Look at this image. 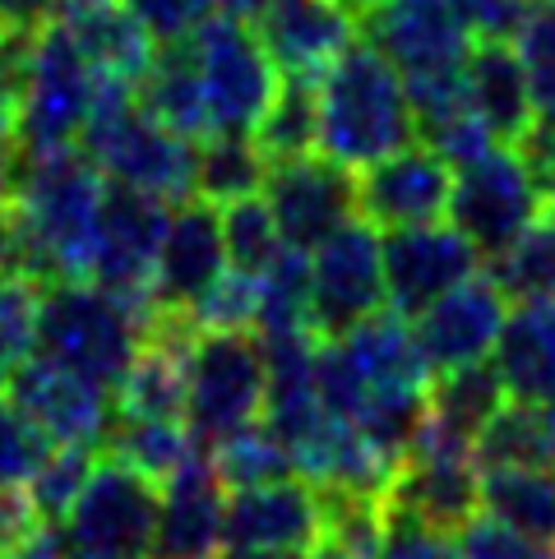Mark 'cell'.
<instances>
[{
    "mask_svg": "<svg viewBox=\"0 0 555 559\" xmlns=\"http://www.w3.org/2000/svg\"><path fill=\"white\" fill-rule=\"evenodd\" d=\"M107 181L84 148L19 153L5 209L33 236L51 283H88ZM47 283V287H51Z\"/></svg>",
    "mask_w": 555,
    "mask_h": 559,
    "instance_id": "1",
    "label": "cell"
},
{
    "mask_svg": "<svg viewBox=\"0 0 555 559\" xmlns=\"http://www.w3.org/2000/svg\"><path fill=\"white\" fill-rule=\"evenodd\" d=\"M320 153L362 171L416 144L408 79L370 43H352L320 74Z\"/></svg>",
    "mask_w": 555,
    "mask_h": 559,
    "instance_id": "2",
    "label": "cell"
},
{
    "mask_svg": "<svg viewBox=\"0 0 555 559\" xmlns=\"http://www.w3.org/2000/svg\"><path fill=\"white\" fill-rule=\"evenodd\" d=\"M84 153L97 163V171L116 186L157 194L167 204H181L194 194V144L172 134L163 121L139 107L134 84L121 74L93 79V107L84 126Z\"/></svg>",
    "mask_w": 555,
    "mask_h": 559,
    "instance_id": "3",
    "label": "cell"
},
{
    "mask_svg": "<svg viewBox=\"0 0 555 559\" xmlns=\"http://www.w3.org/2000/svg\"><path fill=\"white\" fill-rule=\"evenodd\" d=\"M144 333L149 319L97 283H51L37 296V352L107 393L121 389Z\"/></svg>",
    "mask_w": 555,
    "mask_h": 559,
    "instance_id": "4",
    "label": "cell"
},
{
    "mask_svg": "<svg viewBox=\"0 0 555 559\" xmlns=\"http://www.w3.org/2000/svg\"><path fill=\"white\" fill-rule=\"evenodd\" d=\"M157 481L134 472L121 457L93 463L84 490L61 518L70 559H144L157 527Z\"/></svg>",
    "mask_w": 555,
    "mask_h": 559,
    "instance_id": "5",
    "label": "cell"
},
{
    "mask_svg": "<svg viewBox=\"0 0 555 559\" xmlns=\"http://www.w3.org/2000/svg\"><path fill=\"white\" fill-rule=\"evenodd\" d=\"M190 43L200 61L213 134H255L278 93V66L269 61L260 33L246 19L217 10L190 33Z\"/></svg>",
    "mask_w": 555,
    "mask_h": 559,
    "instance_id": "6",
    "label": "cell"
},
{
    "mask_svg": "<svg viewBox=\"0 0 555 559\" xmlns=\"http://www.w3.org/2000/svg\"><path fill=\"white\" fill-rule=\"evenodd\" d=\"M167 223H172L167 199L107 181L88 283H97L103 292H111L116 301L139 310L149 324L163 314L157 310V296H153V273H157V254H163Z\"/></svg>",
    "mask_w": 555,
    "mask_h": 559,
    "instance_id": "7",
    "label": "cell"
},
{
    "mask_svg": "<svg viewBox=\"0 0 555 559\" xmlns=\"http://www.w3.org/2000/svg\"><path fill=\"white\" fill-rule=\"evenodd\" d=\"M542 217V181L532 176L519 148L495 144L472 163L453 167L449 223L459 227L482 259H495L505 246Z\"/></svg>",
    "mask_w": 555,
    "mask_h": 559,
    "instance_id": "8",
    "label": "cell"
},
{
    "mask_svg": "<svg viewBox=\"0 0 555 559\" xmlns=\"http://www.w3.org/2000/svg\"><path fill=\"white\" fill-rule=\"evenodd\" d=\"M93 79H97L93 61L79 51V43L61 24H47L37 33L28 56L24 103H19V121H14L19 153H47L74 144L88 126Z\"/></svg>",
    "mask_w": 555,
    "mask_h": 559,
    "instance_id": "9",
    "label": "cell"
},
{
    "mask_svg": "<svg viewBox=\"0 0 555 559\" xmlns=\"http://www.w3.org/2000/svg\"><path fill=\"white\" fill-rule=\"evenodd\" d=\"M264 347L250 333H200L190 352L186 426L200 449L250 426L264 412Z\"/></svg>",
    "mask_w": 555,
    "mask_h": 559,
    "instance_id": "10",
    "label": "cell"
},
{
    "mask_svg": "<svg viewBox=\"0 0 555 559\" xmlns=\"http://www.w3.org/2000/svg\"><path fill=\"white\" fill-rule=\"evenodd\" d=\"M385 509L408 513L435 532L459 536L482 513V467H477L472 444L445 435L440 426H430V416H426L412 453L393 472Z\"/></svg>",
    "mask_w": 555,
    "mask_h": 559,
    "instance_id": "11",
    "label": "cell"
},
{
    "mask_svg": "<svg viewBox=\"0 0 555 559\" xmlns=\"http://www.w3.org/2000/svg\"><path fill=\"white\" fill-rule=\"evenodd\" d=\"M385 250L380 227L352 217L310 250V329L315 337H343L375 310H385Z\"/></svg>",
    "mask_w": 555,
    "mask_h": 559,
    "instance_id": "12",
    "label": "cell"
},
{
    "mask_svg": "<svg viewBox=\"0 0 555 559\" xmlns=\"http://www.w3.org/2000/svg\"><path fill=\"white\" fill-rule=\"evenodd\" d=\"M380 250H385L389 310H399L403 319H416L426 306H435L445 292L468 283V277L482 273V264H486L477 246H472L449 217L445 223H426V227L380 231Z\"/></svg>",
    "mask_w": 555,
    "mask_h": 559,
    "instance_id": "13",
    "label": "cell"
},
{
    "mask_svg": "<svg viewBox=\"0 0 555 559\" xmlns=\"http://www.w3.org/2000/svg\"><path fill=\"white\" fill-rule=\"evenodd\" d=\"M362 33L408 84L459 74L477 43L449 0H385L380 10L362 14Z\"/></svg>",
    "mask_w": 555,
    "mask_h": 559,
    "instance_id": "14",
    "label": "cell"
},
{
    "mask_svg": "<svg viewBox=\"0 0 555 559\" xmlns=\"http://www.w3.org/2000/svg\"><path fill=\"white\" fill-rule=\"evenodd\" d=\"M264 199L283 241L296 250H315L356 217V176L324 153H306L269 167Z\"/></svg>",
    "mask_w": 555,
    "mask_h": 559,
    "instance_id": "15",
    "label": "cell"
},
{
    "mask_svg": "<svg viewBox=\"0 0 555 559\" xmlns=\"http://www.w3.org/2000/svg\"><path fill=\"white\" fill-rule=\"evenodd\" d=\"M5 393L19 403V412L43 430L51 444H88L97 449L107 439L116 412H111V393L93 379L74 374L70 366L51 361V356H28L10 379Z\"/></svg>",
    "mask_w": 555,
    "mask_h": 559,
    "instance_id": "16",
    "label": "cell"
},
{
    "mask_svg": "<svg viewBox=\"0 0 555 559\" xmlns=\"http://www.w3.org/2000/svg\"><path fill=\"white\" fill-rule=\"evenodd\" d=\"M453 167L426 144H408L356 176V217L370 227H426L449 217Z\"/></svg>",
    "mask_w": 555,
    "mask_h": 559,
    "instance_id": "17",
    "label": "cell"
},
{
    "mask_svg": "<svg viewBox=\"0 0 555 559\" xmlns=\"http://www.w3.org/2000/svg\"><path fill=\"white\" fill-rule=\"evenodd\" d=\"M509 319V296L491 273H472L468 283L445 292L435 306L412 319V337L422 347V361L430 374L486 361L500 343V329Z\"/></svg>",
    "mask_w": 555,
    "mask_h": 559,
    "instance_id": "18",
    "label": "cell"
},
{
    "mask_svg": "<svg viewBox=\"0 0 555 559\" xmlns=\"http://www.w3.org/2000/svg\"><path fill=\"white\" fill-rule=\"evenodd\" d=\"M320 536H324V513L315 481L278 476V481L227 495V550L296 559Z\"/></svg>",
    "mask_w": 555,
    "mask_h": 559,
    "instance_id": "19",
    "label": "cell"
},
{
    "mask_svg": "<svg viewBox=\"0 0 555 559\" xmlns=\"http://www.w3.org/2000/svg\"><path fill=\"white\" fill-rule=\"evenodd\" d=\"M250 28L260 33L278 74L320 79L356 43L362 19L343 0H269V10Z\"/></svg>",
    "mask_w": 555,
    "mask_h": 559,
    "instance_id": "20",
    "label": "cell"
},
{
    "mask_svg": "<svg viewBox=\"0 0 555 559\" xmlns=\"http://www.w3.org/2000/svg\"><path fill=\"white\" fill-rule=\"evenodd\" d=\"M227 273V246H223V217L209 199H181L172 204V223L157 254L153 296L157 310L190 314L194 301Z\"/></svg>",
    "mask_w": 555,
    "mask_h": 559,
    "instance_id": "21",
    "label": "cell"
},
{
    "mask_svg": "<svg viewBox=\"0 0 555 559\" xmlns=\"http://www.w3.org/2000/svg\"><path fill=\"white\" fill-rule=\"evenodd\" d=\"M209 449H200L167 481L157 504V527L149 559H213L227 546V495Z\"/></svg>",
    "mask_w": 555,
    "mask_h": 559,
    "instance_id": "22",
    "label": "cell"
},
{
    "mask_svg": "<svg viewBox=\"0 0 555 559\" xmlns=\"http://www.w3.org/2000/svg\"><path fill=\"white\" fill-rule=\"evenodd\" d=\"M463 84L495 144L513 148L532 126V84L513 37H477L463 61Z\"/></svg>",
    "mask_w": 555,
    "mask_h": 559,
    "instance_id": "23",
    "label": "cell"
},
{
    "mask_svg": "<svg viewBox=\"0 0 555 559\" xmlns=\"http://www.w3.org/2000/svg\"><path fill=\"white\" fill-rule=\"evenodd\" d=\"M79 51L93 61V70L103 74H121L130 84H139V74L153 61V33L130 14L126 0H56V19Z\"/></svg>",
    "mask_w": 555,
    "mask_h": 559,
    "instance_id": "24",
    "label": "cell"
},
{
    "mask_svg": "<svg viewBox=\"0 0 555 559\" xmlns=\"http://www.w3.org/2000/svg\"><path fill=\"white\" fill-rule=\"evenodd\" d=\"M134 97L153 121H163L172 134L190 139V144H204V139L213 134L204 84H200V61H194L190 37L157 43L149 70L139 74V84H134Z\"/></svg>",
    "mask_w": 555,
    "mask_h": 559,
    "instance_id": "25",
    "label": "cell"
},
{
    "mask_svg": "<svg viewBox=\"0 0 555 559\" xmlns=\"http://www.w3.org/2000/svg\"><path fill=\"white\" fill-rule=\"evenodd\" d=\"M491 361L509 397L555 412V301H523L509 310Z\"/></svg>",
    "mask_w": 555,
    "mask_h": 559,
    "instance_id": "26",
    "label": "cell"
},
{
    "mask_svg": "<svg viewBox=\"0 0 555 559\" xmlns=\"http://www.w3.org/2000/svg\"><path fill=\"white\" fill-rule=\"evenodd\" d=\"M482 513L555 546V467H482Z\"/></svg>",
    "mask_w": 555,
    "mask_h": 559,
    "instance_id": "27",
    "label": "cell"
},
{
    "mask_svg": "<svg viewBox=\"0 0 555 559\" xmlns=\"http://www.w3.org/2000/svg\"><path fill=\"white\" fill-rule=\"evenodd\" d=\"M426 393H430V426H440L453 439H468V444L486 430L491 416L509 403L505 379L491 356L486 361H472V366L440 370Z\"/></svg>",
    "mask_w": 555,
    "mask_h": 559,
    "instance_id": "28",
    "label": "cell"
},
{
    "mask_svg": "<svg viewBox=\"0 0 555 559\" xmlns=\"http://www.w3.org/2000/svg\"><path fill=\"white\" fill-rule=\"evenodd\" d=\"M477 467H555V412L509 397L472 439Z\"/></svg>",
    "mask_w": 555,
    "mask_h": 559,
    "instance_id": "29",
    "label": "cell"
},
{
    "mask_svg": "<svg viewBox=\"0 0 555 559\" xmlns=\"http://www.w3.org/2000/svg\"><path fill=\"white\" fill-rule=\"evenodd\" d=\"M250 139L269 157V167L320 148V88H315V79H306V74L278 79L273 103L260 116V126H255Z\"/></svg>",
    "mask_w": 555,
    "mask_h": 559,
    "instance_id": "30",
    "label": "cell"
},
{
    "mask_svg": "<svg viewBox=\"0 0 555 559\" xmlns=\"http://www.w3.org/2000/svg\"><path fill=\"white\" fill-rule=\"evenodd\" d=\"M103 444L111 457H121L134 472H144L149 481H172V476L200 453L190 426L157 421V416H121V421H111Z\"/></svg>",
    "mask_w": 555,
    "mask_h": 559,
    "instance_id": "31",
    "label": "cell"
},
{
    "mask_svg": "<svg viewBox=\"0 0 555 559\" xmlns=\"http://www.w3.org/2000/svg\"><path fill=\"white\" fill-rule=\"evenodd\" d=\"M269 181V157L250 134H209L194 144V194L209 204L260 194Z\"/></svg>",
    "mask_w": 555,
    "mask_h": 559,
    "instance_id": "32",
    "label": "cell"
},
{
    "mask_svg": "<svg viewBox=\"0 0 555 559\" xmlns=\"http://www.w3.org/2000/svg\"><path fill=\"white\" fill-rule=\"evenodd\" d=\"M491 264V277L513 306L523 301H555V223L542 213L519 241L505 246Z\"/></svg>",
    "mask_w": 555,
    "mask_h": 559,
    "instance_id": "33",
    "label": "cell"
},
{
    "mask_svg": "<svg viewBox=\"0 0 555 559\" xmlns=\"http://www.w3.org/2000/svg\"><path fill=\"white\" fill-rule=\"evenodd\" d=\"M217 476H223L227 490H246V486H264V481H278V476H292V453L283 449L264 421H250L241 430H232L227 439H217L209 449Z\"/></svg>",
    "mask_w": 555,
    "mask_h": 559,
    "instance_id": "34",
    "label": "cell"
},
{
    "mask_svg": "<svg viewBox=\"0 0 555 559\" xmlns=\"http://www.w3.org/2000/svg\"><path fill=\"white\" fill-rule=\"evenodd\" d=\"M260 333L310 329V250L283 246L260 273ZM315 333V329H310Z\"/></svg>",
    "mask_w": 555,
    "mask_h": 559,
    "instance_id": "35",
    "label": "cell"
},
{
    "mask_svg": "<svg viewBox=\"0 0 555 559\" xmlns=\"http://www.w3.org/2000/svg\"><path fill=\"white\" fill-rule=\"evenodd\" d=\"M223 246H227V264L241 269L250 277H260L278 250H283V231H278L273 223V209L264 194H246V199H232V204H223Z\"/></svg>",
    "mask_w": 555,
    "mask_h": 559,
    "instance_id": "36",
    "label": "cell"
},
{
    "mask_svg": "<svg viewBox=\"0 0 555 559\" xmlns=\"http://www.w3.org/2000/svg\"><path fill=\"white\" fill-rule=\"evenodd\" d=\"M190 324L200 333H255V324H260V277H250L241 269L223 273L194 301Z\"/></svg>",
    "mask_w": 555,
    "mask_h": 559,
    "instance_id": "37",
    "label": "cell"
},
{
    "mask_svg": "<svg viewBox=\"0 0 555 559\" xmlns=\"http://www.w3.org/2000/svg\"><path fill=\"white\" fill-rule=\"evenodd\" d=\"M88 472H93L88 444H56L43 457V467H37L33 481H28V495H33L37 513H43V523H61L70 513V504L79 499V490H84Z\"/></svg>",
    "mask_w": 555,
    "mask_h": 559,
    "instance_id": "38",
    "label": "cell"
},
{
    "mask_svg": "<svg viewBox=\"0 0 555 559\" xmlns=\"http://www.w3.org/2000/svg\"><path fill=\"white\" fill-rule=\"evenodd\" d=\"M37 296H43V287L0 273V384L37 347Z\"/></svg>",
    "mask_w": 555,
    "mask_h": 559,
    "instance_id": "39",
    "label": "cell"
},
{
    "mask_svg": "<svg viewBox=\"0 0 555 559\" xmlns=\"http://www.w3.org/2000/svg\"><path fill=\"white\" fill-rule=\"evenodd\" d=\"M47 453H51V439L5 393L0 397V486H28Z\"/></svg>",
    "mask_w": 555,
    "mask_h": 559,
    "instance_id": "40",
    "label": "cell"
},
{
    "mask_svg": "<svg viewBox=\"0 0 555 559\" xmlns=\"http://www.w3.org/2000/svg\"><path fill=\"white\" fill-rule=\"evenodd\" d=\"M370 559H463V550L453 542V532H435L408 513L385 509V532Z\"/></svg>",
    "mask_w": 555,
    "mask_h": 559,
    "instance_id": "41",
    "label": "cell"
},
{
    "mask_svg": "<svg viewBox=\"0 0 555 559\" xmlns=\"http://www.w3.org/2000/svg\"><path fill=\"white\" fill-rule=\"evenodd\" d=\"M459 550H463V559H555V546L532 542V536L495 523L486 513H477L459 532Z\"/></svg>",
    "mask_w": 555,
    "mask_h": 559,
    "instance_id": "42",
    "label": "cell"
},
{
    "mask_svg": "<svg viewBox=\"0 0 555 559\" xmlns=\"http://www.w3.org/2000/svg\"><path fill=\"white\" fill-rule=\"evenodd\" d=\"M126 5L153 33V43L190 37L209 14H217V0H126Z\"/></svg>",
    "mask_w": 555,
    "mask_h": 559,
    "instance_id": "43",
    "label": "cell"
},
{
    "mask_svg": "<svg viewBox=\"0 0 555 559\" xmlns=\"http://www.w3.org/2000/svg\"><path fill=\"white\" fill-rule=\"evenodd\" d=\"M37 33H0V130H14L28 84V56Z\"/></svg>",
    "mask_w": 555,
    "mask_h": 559,
    "instance_id": "44",
    "label": "cell"
},
{
    "mask_svg": "<svg viewBox=\"0 0 555 559\" xmlns=\"http://www.w3.org/2000/svg\"><path fill=\"white\" fill-rule=\"evenodd\" d=\"M519 56L528 66V79H546L555 74V0H532L528 19L519 28Z\"/></svg>",
    "mask_w": 555,
    "mask_h": 559,
    "instance_id": "45",
    "label": "cell"
},
{
    "mask_svg": "<svg viewBox=\"0 0 555 559\" xmlns=\"http://www.w3.org/2000/svg\"><path fill=\"white\" fill-rule=\"evenodd\" d=\"M472 37H519L532 0H449Z\"/></svg>",
    "mask_w": 555,
    "mask_h": 559,
    "instance_id": "46",
    "label": "cell"
},
{
    "mask_svg": "<svg viewBox=\"0 0 555 559\" xmlns=\"http://www.w3.org/2000/svg\"><path fill=\"white\" fill-rule=\"evenodd\" d=\"M37 527H43V513H37L33 495L24 486H0V555L28 542Z\"/></svg>",
    "mask_w": 555,
    "mask_h": 559,
    "instance_id": "47",
    "label": "cell"
},
{
    "mask_svg": "<svg viewBox=\"0 0 555 559\" xmlns=\"http://www.w3.org/2000/svg\"><path fill=\"white\" fill-rule=\"evenodd\" d=\"M56 19V0H0V33H43Z\"/></svg>",
    "mask_w": 555,
    "mask_h": 559,
    "instance_id": "48",
    "label": "cell"
},
{
    "mask_svg": "<svg viewBox=\"0 0 555 559\" xmlns=\"http://www.w3.org/2000/svg\"><path fill=\"white\" fill-rule=\"evenodd\" d=\"M0 559H70V550H66L61 527H56V523H43V527L28 536V542H19L14 550H5Z\"/></svg>",
    "mask_w": 555,
    "mask_h": 559,
    "instance_id": "49",
    "label": "cell"
},
{
    "mask_svg": "<svg viewBox=\"0 0 555 559\" xmlns=\"http://www.w3.org/2000/svg\"><path fill=\"white\" fill-rule=\"evenodd\" d=\"M14 163H19V144H14V130H0V209L10 199L14 186Z\"/></svg>",
    "mask_w": 555,
    "mask_h": 559,
    "instance_id": "50",
    "label": "cell"
},
{
    "mask_svg": "<svg viewBox=\"0 0 555 559\" xmlns=\"http://www.w3.org/2000/svg\"><path fill=\"white\" fill-rule=\"evenodd\" d=\"M296 559H362V555H352L343 542H333V536H320L310 550H302Z\"/></svg>",
    "mask_w": 555,
    "mask_h": 559,
    "instance_id": "51",
    "label": "cell"
},
{
    "mask_svg": "<svg viewBox=\"0 0 555 559\" xmlns=\"http://www.w3.org/2000/svg\"><path fill=\"white\" fill-rule=\"evenodd\" d=\"M217 10H227L236 19H246V24H255V19L269 10V0H217Z\"/></svg>",
    "mask_w": 555,
    "mask_h": 559,
    "instance_id": "52",
    "label": "cell"
},
{
    "mask_svg": "<svg viewBox=\"0 0 555 559\" xmlns=\"http://www.w3.org/2000/svg\"><path fill=\"white\" fill-rule=\"evenodd\" d=\"M542 213H546L551 223H555V171H551L546 181H542Z\"/></svg>",
    "mask_w": 555,
    "mask_h": 559,
    "instance_id": "53",
    "label": "cell"
},
{
    "mask_svg": "<svg viewBox=\"0 0 555 559\" xmlns=\"http://www.w3.org/2000/svg\"><path fill=\"white\" fill-rule=\"evenodd\" d=\"M343 5L356 14V19H362V14H370V10H380L385 5V0H343Z\"/></svg>",
    "mask_w": 555,
    "mask_h": 559,
    "instance_id": "54",
    "label": "cell"
},
{
    "mask_svg": "<svg viewBox=\"0 0 555 559\" xmlns=\"http://www.w3.org/2000/svg\"><path fill=\"white\" fill-rule=\"evenodd\" d=\"M213 559H273V555H255V550H227V555H213Z\"/></svg>",
    "mask_w": 555,
    "mask_h": 559,
    "instance_id": "55",
    "label": "cell"
}]
</instances>
